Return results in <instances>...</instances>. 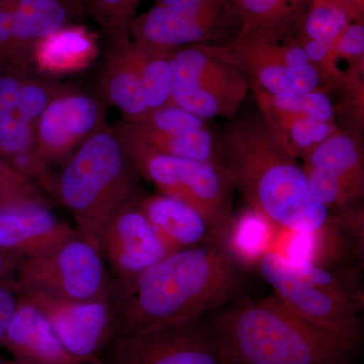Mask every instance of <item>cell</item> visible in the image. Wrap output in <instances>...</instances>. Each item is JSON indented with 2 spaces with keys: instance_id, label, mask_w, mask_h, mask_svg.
<instances>
[{
  "instance_id": "6da1fadb",
  "label": "cell",
  "mask_w": 364,
  "mask_h": 364,
  "mask_svg": "<svg viewBox=\"0 0 364 364\" xmlns=\"http://www.w3.org/2000/svg\"><path fill=\"white\" fill-rule=\"evenodd\" d=\"M112 279L116 338L202 318L236 301L244 287L239 263L217 240L169 254L129 279Z\"/></svg>"
},
{
  "instance_id": "7a4b0ae2",
  "label": "cell",
  "mask_w": 364,
  "mask_h": 364,
  "mask_svg": "<svg viewBox=\"0 0 364 364\" xmlns=\"http://www.w3.org/2000/svg\"><path fill=\"white\" fill-rule=\"evenodd\" d=\"M220 135L236 189L272 226L306 233L330 224L329 210L314 198L303 167L261 114L237 117Z\"/></svg>"
},
{
  "instance_id": "3957f363",
  "label": "cell",
  "mask_w": 364,
  "mask_h": 364,
  "mask_svg": "<svg viewBox=\"0 0 364 364\" xmlns=\"http://www.w3.org/2000/svg\"><path fill=\"white\" fill-rule=\"evenodd\" d=\"M210 328L228 364H346L359 343L310 324L275 294L228 304Z\"/></svg>"
},
{
  "instance_id": "277c9868",
  "label": "cell",
  "mask_w": 364,
  "mask_h": 364,
  "mask_svg": "<svg viewBox=\"0 0 364 364\" xmlns=\"http://www.w3.org/2000/svg\"><path fill=\"white\" fill-rule=\"evenodd\" d=\"M140 176L124 136L105 124L40 186L70 213L76 229L97 244L112 218L141 198Z\"/></svg>"
},
{
  "instance_id": "5b68a950",
  "label": "cell",
  "mask_w": 364,
  "mask_h": 364,
  "mask_svg": "<svg viewBox=\"0 0 364 364\" xmlns=\"http://www.w3.org/2000/svg\"><path fill=\"white\" fill-rule=\"evenodd\" d=\"M258 267L289 311L325 331L359 342L363 296L344 275L274 251L265 253Z\"/></svg>"
},
{
  "instance_id": "8992f818",
  "label": "cell",
  "mask_w": 364,
  "mask_h": 364,
  "mask_svg": "<svg viewBox=\"0 0 364 364\" xmlns=\"http://www.w3.org/2000/svg\"><path fill=\"white\" fill-rule=\"evenodd\" d=\"M117 131L124 136L140 176L163 195L198 210L215 240L221 242L234 218L232 205L236 183L229 167L154 152L133 136Z\"/></svg>"
},
{
  "instance_id": "52a82bcc",
  "label": "cell",
  "mask_w": 364,
  "mask_h": 364,
  "mask_svg": "<svg viewBox=\"0 0 364 364\" xmlns=\"http://www.w3.org/2000/svg\"><path fill=\"white\" fill-rule=\"evenodd\" d=\"M172 88L169 104L200 119L234 117L250 90L225 43H208L170 51Z\"/></svg>"
},
{
  "instance_id": "ba28073f",
  "label": "cell",
  "mask_w": 364,
  "mask_h": 364,
  "mask_svg": "<svg viewBox=\"0 0 364 364\" xmlns=\"http://www.w3.org/2000/svg\"><path fill=\"white\" fill-rule=\"evenodd\" d=\"M16 272L13 284L18 291L74 301L111 299L112 279L104 256L80 232L48 252L18 261Z\"/></svg>"
},
{
  "instance_id": "9c48e42d",
  "label": "cell",
  "mask_w": 364,
  "mask_h": 364,
  "mask_svg": "<svg viewBox=\"0 0 364 364\" xmlns=\"http://www.w3.org/2000/svg\"><path fill=\"white\" fill-rule=\"evenodd\" d=\"M237 65L274 97H289L329 87L306 56L296 35H251L224 42Z\"/></svg>"
},
{
  "instance_id": "30bf717a",
  "label": "cell",
  "mask_w": 364,
  "mask_h": 364,
  "mask_svg": "<svg viewBox=\"0 0 364 364\" xmlns=\"http://www.w3.org/2000/svg\"><path fill=\"white\" fill-rule=\"evenodd\" d=\"M109 364H228L202 318L114 339Z\"/></svg>"
},
{
  "instance_id": "8fae6325",
  "label": "cell",
  "mask_w": 364,
  "mask_h": 364,
  "mask_svg": "<svg viewBox=\"0 0 364 364\" xmlns=\"http://www.w3.org/2000/svg\"><path fill=\"white\" fill-rule=\"evenodd\" d=\"M105 124L107 104L102 97L71 85L33 126L38 156L49 170L62 165Z\"/></svg>"
},
{
  "instance_id": "7c38bea8",
  "label": "cell",
  "mask_w": 364,
  "mask_h": 364,
  "mask_svg": "<svg viewBox=\"0 0 364 364\" xmlns=\"http://www.w3.org/2000/svg\"><path fill=\"white\" fill-rule=\"evenodd\" d=\"M18 293L44 314L72 355L100 364V352L117 336V312L111 299L74 301L38 291Z\"/></svg>"
},
{
  "instance_id": "4fadbf2b",
  "label": "cell",
  "mask_w": 364,
  "mask_h": 364,
  "mask_svg": "<svg viewBox=\"0 0 364 364\" xmlns=\"http://www.w3.org/2000/svg\"><path fill=\"white\" fill-rule=\"evenodd\" d=\"M303 161L311 193L328 210L344 207L363 195V152L358 132H336Z\"/></svg>"
},
{
  "instance_id": "5bb4252c",
  "label": "cell",
  "mask_w": 364,
  "mask_h": 364,
  "mask_svg": "<svg viewBox=\"0 0 364 364\" xmlns=\"http://www.w3.org/2000/svg\"><path fill=\"white\" fill-rule=\"evenodd\" d=\"M139 200L119 210L98 238L112 279H129L169 255L139 208Z\"/></svg>"
},
{
  "instance_id": "9a60e30c",
  "label": "cell",
  "mask_w": 364,
  "mask_h": 364,
  "mask_svg": "<svg viewBox=\"0 0 364 364\" xmlns=\"http://www.w3.org/2000/svg\"><path fill=\"white\" fill-rule=\"evenodd\" d=\"M237 16L200 18L153 4L131 21V40L158 49L170 50L186 46L224 43L239 33Z\"/></svg>"
},
{
  "instance_id": "2e32d148",
  "label": "cell",
  "mask_w": 364,
  "mask_h": 364,
  "mask_svg": "<svg viewBox=\"0 0 364 364\" xmlns=\"http://www.w3.org/2000/svg\"><path fill=\"white\" fill-rule=\"evenodd\" d=\"M78 233L55 215L48 200L0 210V251L18 261L48 252Z\"/></svg>"
},
{
  "instance_id": "e0dca14e",
  "label": "cell",
  "mask_w": 364,
  "mask_h": 364,
  "mask_svg": "<svg viewBox=\"0 0 364 364\" xmlns=\"http://www.w3.org/2000/svg\"><path fill=\"white\" fill-rule=\"evenodd\" d=\"M0 347L25 364H88L67 350L44 314L21 294Z\"/></svg>"
},
{
  "instance_id": "ac0fdd59",
  "label": "cell",
  "mask_w": 364,
  "mask_h": 364,
  "mask_svg": "<svg viewBox=\"0 0 364 364\" xmlns=\"http://www.w3.org/2000/svg\"><path fill=\"white\" fill-rule=\"evenodd\" d=\"M138 205L168 254L195 247L214 237L198 210L172 196H141Z\"/></svg>"
},
{
  "instance_id": "d6986e66",
  "label": "cell",
  "mask_w": 364,
  "mask_h": 364,
  "mask_svg": "<svg viewBox=\"0 0 364 364\" xmlns=\"http://www.w3.org/2000/svg\"><path fill=\"white\" fill-rule=\"evenodd\" d=\"M97 55V37L86 26L70 23L36 43L31 64L33 71L59 78L85 70Z\"/></svg>"
},
{
  "instance_id": "ffe728a7",
  "label": "cell",
  "mask_w": 364,
  "mask_h": 364,
  "mask_svg": "<svg viewBox=\"0 0 364 364\" xmlns=\"http://www.w3.org/2000/svg\"><path fill=\"white\" fill-rule=\"evenodd\" d=\"M14 14L16 56L14 68L33 71L31 53L36 43L83 18L62 0H11Z\"/></svg>"
},
{
  "instance_id": "44dd1931",
  "label": "cell",
  "mask_w": 364,
  "mask_h": 364,
  "mask_svg": "<svg viewBox=\"0 0 364 364\" xmlns=\"http://www.w3.org/2000/svg\"><path fill=\"white\" fill-rule=\"evenodd\" d=\"M109 46L98 75V90L105 104L114 105L123 121L136 123L150 114L138 74L132 64L127 44Z\"/></svg>"
},
{
  "instance_id": "7402d4cb",
  "label": "cell",
  "mask_w": 364,
  "mask_h": 364,
  "mask_svg": "<svg viewBox=\"0 0 364 364\" xmlns=\"http://www.w3.org/2000/svg\"><path fill=\"white\" fill-rule=\"evenodd\" d=\"M117 128L154 152L196 161L226 165L222 136L210 126L198 130L164 134L144 130L135 124L122 121Z\"/></svg>"
},
{
  "instance_id": "603a6c76",
  "label": "cell",
  "mask_w": 364,
  "mask_h": 364,
  "mask_svg": "<svg viewBox=\"0 0 364 364\" xmlns=\"http://www.w3.org/2000/svg\"><path fill=\"white\" fill-rule=\"evenodd\" d=\"M239 18L238 37L291 35L298 31L308 0H230Z\"/></svg>"
},
{
  "instance_id": "cb8c5ba5",
  "label": "cell",
  "mask_w": 364,
  "mask_h": 364,
  "mask_svg": "<svg viewBox=\"0 0 364 364\" xmlns=\"http://www.w3.org/2000/svg\"><path fill=\"white\" fill-rule=\"evenodd\" d=\"M0 157L23 176L39 183L50 173L38 156L33 124L4 111H0Z\"/></svg>"
},
{
  "instance_id": "d4e9b609",
  "label": "cell",
  "mask_w": 364,
  "mask_h": 364,
  "mask_svg": "<svg viewBox=\"0 0 364 364\" xmlns=\"http://www.w3.org/2000/svg\"><path fill=\"white\" fill-rule=\"evenodd\" d=\"M363 16L364 0H308L294 33L332 44L347 26Z\"/></svg>"
},
{
  "instance_id": "484cf974",
  "label": "cell",
  "mask_w": 364,
  "mask_h": 364,
  "mask_svg": "<svg viewBox=\"0 0 364 364\" xmlns=\"http://www.w3.org/2000/svg\"><path fill=\"white\" fill-rule=\"evenodd\" d=\"M127 51L140 79L150 112L169 105L172 88L170 51L130 40Z\"/></svg>"
},
{
  "instance_id": "4316f807",
  "label": "cell",
  "mask_w": 364,
  "mask_h": 364,
  "mask_svg": "<svg viewBox=\"0 0 364 364\" xmlns=\"http://www.w3.org/2000/svg\"><path fill=\"white\" fill-rule=\"evenodd\" d=\"M272 224L249 208L233 218L221 243L239 264H253L268 252L272 243Z\"/></svg>"
},
{
  "instance_id": "83f0119b",
  "label": "cell",
  "mask_w": 364,
  "mask_h": 364,
  "mask_svg": "<svg viewBox=\"0 0 364 364\" xmlns=\"http://www.w3.org/2000/svg\"><path fill=\"white\" fill-rule=\"evenodd\" d=\"M284 150L294 159H305L326 139L341 129L336 124L261 112Z\"/></svg>"
},
{
  "instance_id": "f1b7e54d",
  "label": "cell",
  "mask_w": 364,
  "mask_h": 364,
  "mask_svg": "<svg viewBox=\"0 0 364 364\" xmlns=\"http://www.w3.org/2000/svg\"><path fill=\"white\" fill-rule=\"evenodd\" d=\"M250 88L261 112L303 117L325 123L334 122L335 109L329 95L324 90L311 91L296 97H280L269 95L254 83L250 82Z\"/></svg>"
},
{
  "instance_id": "f546056e",
  "label": "cell",
  "mask_w": 364,
  "mask_h": 364,
  "mask_svg": "<svg viewBox=\"0 0 364 364\" xmlns=\"http://www.w3.org/2000/svg\"><path fill=\"white\" fill-rule=\"evenodd\" d=\"M141 0H85L86 11L100 26L109 46L131 40L129 26Z\"/></svg>"
},
{
  "instance_id": "4dcf8cb0",
  "label": "cell",
  "mask_w": 364,
  "mask_h": 364,
  "mask_svg": "<svg viewBox=\"0 0 364 364\" xmlns=\"http://www.w3.org/2000/svg\"><path fill=\"white\" fill-rule=\"evenodd\" d=\"M70 85L59 78L31 72L21 87L13 114L35 126L53 100Z\"/></svg>"
},
{
  "instance_id": "1f68e13d",
  "label": "cell",
  "mask_w": 364,
  "mask_h": 364,
  "mask_svg": "<svg viewBox=\"0 0 364 364\" xmlns=\"http://www.w3.org/2000/svg\"><path fill=\"white\" fill-rule=\"evenodd\" d=\"M131 124L144 130L164 134L198 130L208 126L205 119L171 104L151 112L142 121Z\"/></svg>"
},
{
  "instance_id": "d6a6232c",
  "label": "cell",
  "mask_w": 364,
  "mask_h": 364,
  "mask_svg": "<svg viewBox=\"0 0 364 364\" xmlns=\"http://www.w3.org/2000/svg\"><path fill=\"white\" fill-rule=\"evenodd\" d=\"M294 35L303 47L311 63L325 79L330 90H342L345 81V72L340 69L339 58L335 54L332 44L308 39L298 33Z\"/></svg>"
},
{
  "instance_id": "836d02e7",
  "label": "cell",
  "mask_w": 364,
  "mask_h": 364,
  "mask_svg": "<svg viewBox=\"0 0 364 364\" xmlns=\"http://www.w3.org/2000/svg\"><path fill=\"white\" fill-rule=\"evenodd\" d=\"M335 54L348 63V70L364 68V16L352 23L332 43Z\"/></svg>"
},
{
  "instance_id": "e575fe53",
  "label": "cell",
  "mask_w": 364,
  "mask_h": 364,
  "mask_svg": "<svg viewBox=\"0 0 364 364\" xmlns=\"http://www.w3.org/2000/svg\"><path fill=\"white\" fill-rule=\"evenodd\" d=\"M154 4L195 18H219L238 16L230 0H155Z\"/></svg>"
},
{
  "instance_id": "d590c367",
  "label": "cell",
  "mask_w": 364,
  "mask_h": 364,
  "mask_svg": "<svg viewBox=\"0 0 364 364\" xmlns=\"http://www.w3.org/2000/svg\"><path fill=\"white\" fill-rule=\"evenodd\" d=\"M16 56L14 14L11 0H0V57L14 68Z\"/></svg>"
},
{
  "instance_id": "8d00e7d4",
  "label": "cell",
  "mask_w": 364,
  "mask_h": 364,
  "mask_svg": "<svg viewBox=\"0 0 364 364\" xmlns=\"http://www.w3.org/2000/svg\"><path fill=\"white\" fill-rule=\"evenodd\" d=\"M18 301V293L13 282H9L6 279L0 280V344Z\"/></svg>"
},
{
  "instance_id": "74e56055",
  "label": "cell",
  "mask_w": 364,
  "mask_h": 364,
  "mask_svg": "<svg viewBox=\"0 0 364 364\" xmlns=\"http://www.w3.org/2000/svg\"><path fill=\"white\" fill-rule=\"evenodd\" d=\"M38 200H48L38 191H26L0 182V210Z\"/></svg>"
},
{
  "instance_id": "f35d334b",
  "label": "cell",
  "mask_w": 364,
  "mask_h": 364,
  "mask_svg": "<svg viewBox=\"0 0 364 364\" xmlns=\"http://www.w3.org/2000/svg\"><path fill=\"white\" fill-rule=\"evenodd\" d=\"M0 182L14 188L26 189V191H37L33 181L9 166L1 157H0Z\"/></svg>"
},
{
  "instance_id": "ab89813d",
  "label": "cell",
  "mask_w": 364,
  "mask_h": 364,
  "mask_svg": "<svg viewBox=\"0 0 364 364\" xmlns=\"http://www.w3.org/2000/svg\"><path fill=\"white\" fill-rule=\"evenodd\" d=\"M18 260L0 251V280L6 279L11 272H16Z\"/></svg>"
},
{
  "instance_id": "60d3db41",
  "label": "cell",
  "mask_w": 364,
  "mask_h": 364,
  "mask_svg": "<svg viewBox=\"0 0 364 364\" xmlns=\"http://www.w3.org/2000/svg\"><path fill=\"white\" fill-rule=\"evenodd\" d=\"M62 1L65 2L66 4H68L69 6H71L72 9L77 11L78 13L85 14L86 9L85 6V0H62Z\"/></svg>"
},
{
  "instance_id": "b9f144b4",
  "label": "cell",
  "mask_w": 364,
  "mask_h": 364,
  "mask_svg": "<svg viewBox=\"0 0 364 364\" xmlns=\"http://www.w3.org/2000/svg\"><path fill=\"white\" fill-rule=\"evenodd\" d=\"M7 68H11V67L9 66V64H7L1 57H0V71L4 70V69Z\"/></svg>"
}]
</instances>
